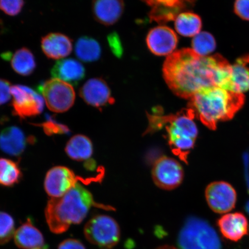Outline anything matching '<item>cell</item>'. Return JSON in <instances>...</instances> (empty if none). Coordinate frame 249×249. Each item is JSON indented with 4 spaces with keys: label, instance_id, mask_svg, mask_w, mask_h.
<instances>
[{
    "label": "cell",
    "instance_id": "obj_18",
    "mask_svg": "<svg viewBox=\"0 0 249 249\" xmlns=\"http://www.w3.org/2000/svg\"><path fill=\"white\" fill-rule=\"evenodd\" d=\"M217 225L222 235L230 241H238L248 233V220L241 213L225 214L218 220Z\"/></svg>",
    "mask_w": 249,
    "mask_h": 249
},
{
    "label": "cell",
    "instance_id": "obj_31",
    "mask_svg": "<svg viewBox=\"0 0 249 249\" xmlns=\"http://www.w3.org/2000/svg\"><path fill=\"white\" fill-rule=\"evenodd\" d=\"M11 85L9 81L0 79V107L10 100Z\"/></svg>",
    "mask_w": 249,
    "mask_h": 249
},
{
    "label": "cell",
    "instance_id": "obj_10",
    "mask_svg": "<svg viewBox=\"0 0 249 249\" xmlns=\"http://www.w3.org/2000/svg\"><path fill=\"white\" fill-rule=\"evenodd\" d=\"M79 180L84 182L88 180L77 177L67 167H54L46 174L45 189L51 198L60 197L79 183Z\"/></svg>",
    "mask_w": 249,
    "mask_h": 249
},
{
    "label": "cell",
    "instance_id": "obj_36",
    "mask_svg": "<svg viewBox=\"0 0 249 249\" xmlns=\"http://www.w3.org/2000/svg\"><path fill=\"white\" fill-rule=\"evenodd\" d=\"M246 210H247L248 213H249V201L248 202L247 205H246Z\"/></svg>",
    "mask_w": 249,
    "mask_h": 249
},
{
    "label": "cell",
    "instance_id": "obj_23",
    "mask_svg": "<svg viewBox=\"0 0 249 249\" xmlns=\"http://www.w3.org/2000/svg\"><path fill=\"white\" fill-rule=\"evenodd\" d=\"M74 51L77 58L85 62L98 61L102 54L100 44L97 40L89 36H82L78 39Z\"/></svg>",
    "mask_w": 249,
    "mask_h": 249
},
{
    "label": "cell",
    "instance_id": "obj_5",
    "mask_svg": "<svg viewBox=\"0 0 249 249\" xmlns=\"http://www.w3.org/2000/svg\"><path fill=\"white\" fill-rule=\"evenodd\" d=\"M180 249H221L219 236L214 230L204 220L189 217L179 232Z\"/></svg>",
    "mask_w": 249,
    "mask_h": 249
},
{
    "label": "cell",
    "instance_id": "obj_32",
    "mask_svg": "<svg viewBox=\"0 0 249 249\" xmlns=\"http://www.w3.org/2000/svg\"><path fill=\"white\" fill-rule=\"evenodd\" d=\"M108 42L113 53L120 57L123 54V50L119 36L116 33L111 34L108 36Z\"/></svg>",
    "mask_w": 249,
    "mask_h": 249
},
{
    "label": "cell",
    "instance_id": "obj_25",
    "mask_svg": "<svg viewBox=\"0 0 249 249\" xmlns=\"http://www.w3.org/2000/svg\"><path fill=\"white\" fill-rule=\"evenodd\" d=\"M12 69L20 75L27 76L35 71L36 59L33 53L26 48L18 50L11 57Z\"/></svg>",
    "mask_w": 249,
    "mask_h": 249
},
{
    "label": "cell",
    "instance_id": "obj_11",
    "mask_svg": "<svg viewBox=\"0 0 249 249\" xmlns=\"http://www.w3.org/2000/svg\"><path fill=\"white\" fill-rule=\"evenodd\" d=\"M205 198L211 209L217 213H229L234 208L236 193L230 183L214 182L207 186Z\"/></svg>",
    "mask_w": 249,
    "mask_h": 249
},
{
    "label": "cell",
    "instance_id": "obj_29",
    "mask_svg": "<svg viewBox=\"0 0 249 249\" xmlns=\"http://www.w3.org/2000/svg\"><path fill=\"white\" fill-rule=\"evenodd\" d=\"M24 4V0H0V9L5 14L14 17L20 13Z\"/></svg>",
    "mask_w": 249,
    "mask_h": 249
},
{
    "label": "cell",
    "instance_id": "obj_4",
    "mask_svg": "<svg viewBox=\"0 0 249 249\" xmlns=\"http://www.w3.org/2000/svg\"><path fill=\"white\" fill-rule=\"evenodd\" d=\"M189 108L167 118V133L171 150L183 161L194 147L198 129Z\"/></svg>",
    "mask_w": 249,
    "mask_h": 249
},
{
    "label": "cell",
    "instance_id": "obj_2",
    "mask_svg": "<svg viewBox=\"0 0 249 249\" xmlns=\"http://www.w3.org/2000/svg\"><path fill=\"white\" fill-rule=\"evenodd\" d=\"M92 207L112 210L96 203L91 193L77 183L61 197L50 199L45 209L47 224L52 232L60 234L67 231L71 225L82 223Z\"/></svg>",
    "mask_w": 249,
    "mask_h": 249
},
{
    "label": "cell",
    "instance_id": "obj_13",
    "mask_svg": "<svg viewBox=\"0 0 249 249\" xmlns=\"http://www.w3.org/2000/svg\"><path fill=\"white\" fill-rule=\"evenodd\" d=\"M178 38L169 27L160 26L149 31L146 43L152 54L158 56L173 54L178 45Z\"/></svg>",
    "mask_w": 249,
    "mask_h": 249
},
{
    "label": "cell",
    "instance_id": "obj_37",
    "mask_svg": "<svg viewBox=\"0 0 249 249\" xmlns=\"http://www.w3.org/2000/svg\"><path fill=\"white\" fill-rule=\"evenodd\" d=\"M34 249H49L48 247H46V246H43V247H40L38 248Z\"/></svg>",
    "mask_w": 249,
    "mask_h": 249
},
{
    "label": "cell",
    "instance_id": "obj_34",
    "mask_svg": "<svg viewBox=\"0 0 249 249\" xmlns=\"http://www.w3.org/2000/svg\"><path fill=\"white\" fill-rule=\"evenodd\" d=\"M43 126L44 127L46 133L48 134L64 133L67 130L65 129V126L54 123H52L51 121L45 123L43 124Z\"/></svg>",
    "mask_w": 249,
    "mask_h": 249
},
{
    "label": "cell",
    "instance_id": "obj_6",
    "mask_svg": "<svg viewBox=\"0 0 249 249\" xmlns=\"http://www.w3.org/2000/svg\"><path fill=\"white\" fill-rule=\"evenodd\" d=\"M84 233L87 241L101 249H111L119 242V225L113 217L99 214L86 223Z\"/></svg>",
    "mask_w": 249,
    "mask_h": 249
},
{
    "label": "cell",
    "instance_id": "obj_3",
    "mask_svg": "<svg viewBox=\"0 0 249 249\" xmlns=\"http://www.w3.org/2000/svg\"><path fill=\"white\" fill-rule=\"evenodd\" d=\"M245 101L243 93L214 87L196 93L189 99L188 108L204 125L215 130L221 121L232 119Z\"/></svg>",
    "mask_w": 249,
    "mask_h": 249
},
{
    "label": "cell",
    "instance_id": "obj_20",
    "mask_svg": "<svg viewBox=\"0 0 249 249\" xmlns=\"http://www.w3.org/2000/svg\"><path fill=\"white\" fill-rule=\"evenodd\" d=\"M27 143L22 130L17 127H8L0 133V149L8 155L19 156L26 148Z\"/></svg>",
    "mask_w": 249,
    "mask_h": 249
},
{
    "label": "cell",
    "instance_id": "obj_35",
    "mask_svg": "<svg viewBox=\"0 0 249 249\" xmlns=\"http://www.w3.org/2000/svg\"><path fill=\"white\" fill-rule=\"evenodd\" d=\"M157 249H178L173 247H170V246H163V247H161L158 248Z\"/></svg>",
    "mask_w": 249,
    "mask_h": 249
},
{
    "label": "cell",
    "instance_id": "obj_26",
    "mask_svg": "<svg viewBox=\"0 0 249 249\" xmlns=\"http://www.w3.org/2000/svg\"><path fill=\"white\" fill-rule=\"evenodd\" d=\"M21 173L18 165L8 159H0V185L13 186L19 181Z\"/></svg>",
    "mask_w": 249,
    "mask_h": 249
},
{
    "label": "cell",
    "instance_id": "obj_22",
    "mask_svg": "<svg viewBox=\"0 0 249 249\" xmlns=\"http://www.w3.org/2000/svg\"><path fill=\"white\" fill-rule=\"evenodd\" d=\"M65 152L73 160H86L91 158L93 154L92 143L87 136L77 135L72 137L68 142Z\"/></svg>",
    "mask_w": 249,
    "mask_h": 249
},
{
    "label": "cell",
    "instance_id": "obj_1",
    "mask_svg": "<svg viewBox=\"0 0 249 249\" xmlns=\"http://www.w3.org/2000/svg\"><path fill=\"white\" fill-rule=\"evenodd\" d=\"M231 65L222 55L201 57L192 49H182L168 56L163 66L164 79L172 92L189 99L201 90L225 89Z\"/></svg>",
    "mask_w": 249,
    "mask_h": 249
},
{
    "label": "cell",
    "instance_id": "obj_16",
    "mask_svg": "<svg viewBox=\"0 0 249 249\" xmlns=\"http://www.w3.org/2000/svg\"><path fill=\"white\" fill-rule=\"evenodd\" d=\"M41 48L47 57L60 60L72 52V40L63 34L50 33L42 38Z\"/></svg>",
    "mask_w": 249,
    "mask_h": 249
},
{
    "label": "cell",
    "instance_id": "obj_28",
    "mask_svg": "<svg viewBox=\"0 0 249 249\" xmlns=\"http://www.w3.org/2000/svg\"><path fill=\"white\" fill-rule=\"evenodd\" d=\"M15 231L13 218L7 213L0 212V245L10 241Z\"/></svg>",
    "mask_w": 249,
    "mask_h": 249
},
{
    "label": "cell",
    "instance_id": "obj_24",
    "mask_svg": "<svg viewBox=\"0 0 249 249\" xmlns=\"http://www.w3.org/2000/svg\"><path fill=\"white\" fill-rule=\"evenodd\" d=\"M175 28L177 32L183 36H195L201 30V18L194 12H182L176 18Z\"/></svg>",
    "mask_w": 249,
    "mask_h": 249
},
{
    "label": "cell",
    "instance_id": "obj_14",
    "mask_svg": "<svg viewBox=\"0 0 249 249\" xmlns=\"http://www.w3.org/2000/svg\"><path fill=\"white\" fill-rule=\"evenodd\" d=\"M80 96L87 104L96 108H102L114 102L110 89L102 78L87 80L80 89Z\"/></svg>",
    "mask_w": 249,
    "mask_h": 249
},
{
    "label": "cell",
    "instance_id": "obj_30",
    "mask_svg": "<svg viewBox=\"0 0 249 249\" xmlns=\"http://www.w3.org/2000/svg\"><path fill=\"white\" fill-rule=\"evenodd\" d=\"M233 11L242 19L249 21V0H235Z\"/></svg>",
    "mask_w": 249,
    "mask_h": 249
},
{
    "label": "cell",
    "instance_id": "obj_12",
    "mask_svg": "<svg viewBox=\"0 0 249 249\" xmlns=\"http://www.w3.org/2000/svg\"><path fill=\"white\" fill-rule=\"evenodd\" d=\"M151 7L149 17L158 23L176 20L178 15L193 7L196 0H142Z\"/></svg>",
    "mask_w": 249,
    "mask_h": 249
},
{
    "label": "cell",
    "instance_id": "obj_33",
    "mask_svg": "<svg viewBox=\"0 0 249 249\" xmlns=\"http://www.w3.org/2000/svg\"><path fill=\"white\" fill-rule=\"evenodd\" d=\"M58 249H86L82 242L75 239H67L60 243Z\"/></svg>",
    "mask_w": 249,
    "mask_h": 249
},
{
    "label": "cell",
    "instance_id": "obj_17",
    "mask_svg": "<svg viewBox=\"0 0 249 249\" xmlns=\"http://www.w3.org/2000/svg\"><path fill=\"white\" fill-rule=\"evenodd\" d=\"M51 74L55 79L76 86L85 79L86 70L80 62L74 59H61L52 68Z\"/></svg>",
    "mask_w": 249,
    "mask_h": 249
},
{
    "label": "cell",
    "instance_id": "obj_19",
    "mask_svg": "<svg viewBox=\"0 0 249 249\" xmlns=\"http://www.w3.org/2000/svg\"><path fill=\"white\" fill-rule=\"evenodd\" d=\"M249 54L242 56L231 65L230 76L225 89L243 93L249 90Z\"/></svg>",
    "mask_w": 249,
    "mask_h": 249
},
{
    "label": "cell",
    "instance_id": "obj_7",
    "mask_svg": "<svg viewBox=\"0 0 249 249\" xmlns=\"http://www.w3.org/2000/svg\"><path fill=\"white\" fill-rule=\"evenodd\" d=\"M39 91L50 110L64 113L72 107L76 94L73 86L60 79H51L39 87Z\"/></svg>",
    "mask_w": 249,
    "mask_h": 249
},
{
    "label": "cell",
    "instance_id": "obj_21",
    "mask_svg": "<svg viewBox=\"0 0 249 249\" xmlns=\"http://www.w3.org/2000/svg\"><path fill=\"white\" fill-rule=\"evenodd\" d=\"M16 245L22 249H34L43 247L45 239L41 232L27 219L15 232Z\"/></svg>",
    "mask_w": 249,
    "mask_h": 249
},
{
    "label": "cell",
    "instance_id": "obj_8",
    "mask_svg": "<svg viewBox=\"0 0 249 249\" xmlns=\"http://www.w3.org/2000/svg\"><path fill=\"white\" fill-rule=\"evenodd\" d=\"M11 91L14 114L24 118L42 113L44 108V99L38 93L23 85L12 86Z\"/></svg>",
    "mask_w": 249,
    "mask_h": 249
},
{
    "label": "cell",
    "instance_id": "obj_9",
    "mask_svg": "<svg viewBox=\"0 0 249 249\" xmlns=\"http://www.w3.org/2000/svg\"><path fill=\"white\" fill-rule=\"evenodd\" d=\"M152 174L155 184L164 190L177 188L181 184L184 176L178 161L167 157H160L155 161Z\"/></svg>",
    "mask_w": 249,
    "mask_h": 249
},
{
    "label": "cell",
    "instance_id": "obj_27",
    "mask_svg": "<svg viewBox=\"0 0 249 249\" xmlns=\"http://www.w3.org/2000/svg\"><path fill=\"white\" fill-rule=\"evenodd\" d=\"M192 50L201 57H207L216 48L214 36L208 32H201L194 37L192 42Z\"/></svg>",
    "mask_w": 249,
    "mask_h": 249
},
{
    "label": "cell",
    "instance_id": "obj_15",
    "mask_svg": "<svg viewBox=\"0 0 249 249\" xmlns=\"http://www.w3.org/2000/svg\"><path fill=\"white\" fill-rule=\"evenodd\" d=\"M124 0H93V17L105 26L116 23L124 13Z\"/></svg>",
    "mask_w": 249,
    "mask_h": 249
}]
</instances>
